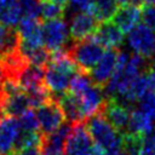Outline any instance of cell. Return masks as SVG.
I'll return each mask as SVG.
<instances>
[{"label": "cell", "instance_id": "6da1fadb", "mask_svg": "<svg viewBox=\"0 0 155 155\" xmlns=\"http://www.w3.org/2000/svg\"><path fill=\"white\" fill-rule=\"evenodd\" d=\"M79 67L70 58L67 51L51 52L50 61L44 67V82L51 94H61L69 88L73 76L79 71Z\"/></svg>", "mask_w": 155, "mask_h": 155}, {"label": "cell", "instance_id": "2e32d148", "mask_svg": "<svg viewBox=\"0 0 155 155\" xmlns=\"http://www.w3.org/2000/svg\"><path fill=\"white\" fill-rule=\"evenodd\" d=\"M57 102L64 113L65 120H68L70 124L85 122L79 99L73 92L65 91V92L61 93L59 97L57 98Z\"/></svg>", "mask_w": 155, "mask_h": 155}, {"label": "cell", "instance_id": "d6986e66", "mask_svg": "<svg viewBox=\"0 0 155 155\" xmlns=\"http://www.w3.org/2000/svg\"><path fill=\"white\" fill-rule=\"evenodd\" d=\"M117 8L119 5L115 0H92L91 4L84 11H87L97 19L98 23H101L111 21Z\"/></svg>", "mask_w": 155, "mask_h": 155}, {"label": "cell", "instance_id": "d6a6232c", "mask_svg": "<svg viewBox=\"0 0 155 155\" xmlns=\"http://www.w3.org/2000/svg\"><path fill=\"white\" fill-rule=\"evenodd\" d=\"M51 1H53V2H57V4H59V5H62V6H67V4H68V0H51Z\"/></svg>", "mask_w": 155, "mask_h": 155}, {"label": "cell", "instance_id": "4dcf8cb0", "mask_svg": "<svg viewBox=\"0 0 155 155\" xmlns=\"http://www.w3.org/2000/svg\"><path fill=\"white\" fill-rule=\"evenodd\" d=\"M68 1L70 2L71 6H74V7L79 8V10H81V11H84V10H86V7L91 4L92 0H68Z\"/></svg>", "mask_w": 155, "mask_h": 155}, {"label": "cell", "instance_id": "e575fe53", "mask_svg": "<svg viewBox=\"0 0 155 155\" xmlns=\"http://www.w3.org/2000/svg\"><path fill=\"white\" fill-rule=\"evenodd\" d=\"M115 155H127V154H126V153H125V151H124V150L121 149V150H120V151H119L117 154H115Z\"/></svg>", "mask_w": 155, "mask_h": 155}, {"label": "cell", "instance_id": "ba28073f", "mask_svg": "<svg viewBox=\"0 0 155 155\" xmlns=\"http://www.w3.org/2000/svg\"><path fill=\"white\" fill-rule=\"evenodd\" d=\"M35 114L39 121L40 132L42 134H50L57 128H59L65 122L64 113L58 104L57 99L51 98L46 103L35 108Z\"/></svg>", "mask_w": 155, "mask_h": 155}, {"label": "cell", "instance_id": "d590c367", "mask_svg": "<svg viewBox=\"0 0 155 155\" xmlns=\"http://www.w3.org/2000/svg\"><path fill=\"white\" fill-rule=\"evenodd\" d=\"M1 114H4V113H2V110H1V109H0V119H1V116H2V115H1Z\"/></svg>", "mask_w": 155, "mask_h": 155}, {"label": "cell", "instance_id": "7c38bea8", "mask_svg": "<svg viewBox=\"0 0 155 155\" xmlns=\"http://www.w3.org/2000/svg\"><path fill=\"white\" fill-rule=\"evenodd\" d=\"M130 111L131 110L127 104L116 98H108L102 114L119 132L125 133L127 130Z\"/></svg>", "mask_w": 155, "mask_h": 155}, {"label": "cell", "instance_id": "3957f363", "mask_svg": "<svg viewBox=\"0 0 155 155\" xmlns=\"http://www.w3.org/2000/svg\"><path fill=\"white\" fill-rule=\"evenodd\" d=\"M67 52L80 70L88 73L103 56L104 47L93 36H88L86 39L75 41Z\"/></svg>", "mask_w": 155, "mask_h": 155}, {"label": "cell", "instance_id": "8fae6325", "mask_svg": "<svg viewBox=\"0 0 155 155\" xmlns=\"http://www.w3.org/2000/svg\"><path fill=\"white\" fill-rule=\"evenodd\" d=\"M119 52H120L119 48H109L103 53L101 59L92 67L88 74L94 84L104 87V85L109 81V79L111 78L115 70Z\"/></svg>", "mask_w": 155, "mask_h": 155}, {"label": "cell", "instance_id": "4316f807", "mask_svg": "<svg viewBox=\"0 0 155 155\" xmlns=\"http://www.w3.org/2000/svg\"><path fill=\"white\" fill-rule=\"evenodd\" d=\"M142 19L145 25L155 31V4H147L142 10Z\"/></svg>", "mask_w": 155, "mask_h": 155}, {"label": "cell", "instance_id": "1f68e13d", "mask_svg": "<svg viewBox=\"0 0 155 155\" xmlns=\"http://www.w3.org/2000/svg\"><path fill=\"white\" fill-rule=\"evenodd\" d=\"M147 71H148L150 79H151V81H153V84H154V86H155V57H153V61L149 63Z\"/></svg>", "mask_w": 155, "mask_h": 155}, {"label": "cell", "instance_id": "836d02e7", "mask_svg": "<svg viewBox=\"0 0 155 155\" xmlns=\"http://www.w3.org/2000/svg\"><path fill=\"white\" fill-rule=\"evenodd\" d=\"M144 4H155V0H144Z\"/></svg>", "mask_w": 155, "mask_h": 155}, {"label": "cell", "instance_id": "277c9868", "mask_svg": "<svg viewBox=\"0 0 155 155\" xmlns=\"http://www.w3.org/2000/svg\"><path fill=\"white\" fill-rule=\"evenodd\" d=\"M96 147L85 122L71 124L64 143V155H93Z\"/></svg>", "mask_w": 155, "mask_h": 155}, {"label": "cell", "instance_id": "30bf717a", "mask_svg": "<svg viewBox=\"0 0 155 155\" xmlns=\"http://www.w3.org/2000/svg\"><path fill=\"white\" fill-rule=\"evenodd\" d=\"M17 33L19 35V48H35L44 46L42 40V22L41 18L22 17L17 24Z\"/></svg>", "mask_w": 155, "mask_h": 155}, {"label": "cell", "instance_id": "44dd1931", "mask_svg": "<svg viewBox=\"0 0 155 155\" xmlns=\"http://www.w3.org/2000/svg\"><path fill=\"white\" fill-rule=\"evenodd\" d=\"M64 6L53 2L51 0H41V11H40V17L41 19L48 21V19H54L63 17L64 15Z\"/></svg>", "mask_w": 155, "mask_h": 155}, {"label": "cell", "instance_id": "4fadbf2b", "mask_svg": "<svg viewBox=\"0 0 155 155\" xmlns=\"http://www.w3.org/2000/svg\"><path fill=\"white\" fill-rule=\"evenodd\" d=\"M98 24L99 23L97 22V19L87 11H80L75 13L70 21V27H69L70 38L74 41H79L88 36H92Z\"/></svg>", "mask_w": 155, "mask_h": 155}, {"label": "cell", "instance_id": "603a6c76", "mask_svg": "<svg viewBox=\"0 0 155 155\" xmlns=\"http://www.w3.org/2000/svg\"><path fill=\"white\" fill-rule=\"evenodd\" d=\"M18 122L23 132H39L40 126L35 111L29 108L18 116Z\"/></svg>", "mask_w": 155, "mask_h": 155}, {"label": "cell", "instance_id": "9a60e30c", "mask_svg": "<svg viewBox=\"0 0 155 155\" xmlns=\"http://www.w3.org/2000/svg\"><path fill=\"white\" fill-rule=\"evenodd\" d=\"M92 36L107 48H120L125 39L124 31L110 21L101 22Z\"/></svg>", "mask_w": 155, "mask_h": 155}, {"label": "cell", "instance_id": "484cf974", "mask_svg": "<svg viewBox=\"0 0 155 155\" xmlns=\"http://www.w3.org/2000/svg\"><path fill=\"white\" fill-rule=\"evenodd\" d=\"M140 107L155 122V91H150L140 98Z\"/></svg>", "mask_w": 155, "mask_h": 155}, {"label": "cell", "instance_id": "8992f818", "mask_svg": "<svg viewBox=\"0 0 155 155\" xmlns=\"http://www.w3.org/2000/svg\"><path fill=\"white\" fill-rule=\"evenodd\" d=\"M69 27L63 17L48 19L42 23V40L44 46L50 52L61 51L68 44L69 40Z\"/></svg>", "mask_w": 155, "mask_h": 155}, {"label": "cell", "instance_id": "ac0fdd59", "mask_svg": "<svg viewBox=\"0 0 155 155\" xmlns=\"http://www.w3.org/2000/svg\"><path fill=\"white\" fill-rule=\"evenodd\" d=\"M153 130H154V121L142 108H136L130 111L126 132L143 136Z\"/></svg>", "mask_w": 155, "mask_h": 155}, {"label": "cell", "instance_id": "7402d4cb", "mask_svg": "<svg viewBox=\"0 0 155 155\" xmlns=\"http://www.w3.org/2000/svg\"><path fill=\"white\" fill-rule=\"evenodd\" d=\"M142 136L125 132L122 133V150L127 155H140Z\"/></svg>", "mask_w": 155, "mask_h": 155}, {"label": "cell", "instance_id": "9c48e42d", "mask_svg": "<svg viewBox=\"0 0 155 155\" xmlns=\"http://www.w3.org/2000/svg\"><path fill=\"white\" fill-rule=\"evenodd\" d=\"M22 128L18 119L11 115H2L0 119V155H15Z\"/></svg>", "mask_w": 155, "mask_h": 155}, {"label": "cell", "instance_id": "d4e9b609", "mask_svg": "<svg viewBox=\"0 0 155 155\" xmlns=\"http://www.w3.org/2000/svg\"><path fill=\"white\" fill-rule=\"evenodd\" d=\"M140 155H155V131H150L142 136Z\"/></svg>", "mask_w": 155, "mask_h": 155}, {"label": "cell", "instance_id": "f1b7e54d", "mask_svg": "<svg viewBox=\"0 0 155 155\" xmlns=\"http://www.w3.org/2000/svg\"><path fill=\"white\" fill-rule=\"evenodd\" d=\"M6 80H7V75H6V70L4 68V64L0 59V109H1V104L4 101V96H5V85H6Z\"/></svg>", "mask_w": 155, "mask_h": 155}, {"label": "cell", "instance_id": "ffe728a7", "mask_svg": "<svg viewBox=\"0 0 155 155\" xmlns=\"http://www.w3.org/2000/svg\"><path fill=\"white\" fill-rule=\"evenodd\" d=\"M19 0H0V23L7 27H16L22 19Z\"/></svg>", "mask_w": 155, "mask_h": 155}, {"label": "cell", "instance_id": "8d00e7d4", "mask_svg": "<svg viewBox=\"0 0 155 155\" xmlns=\"http://www.w3.org/2000/svg\"><path fill=\"white\" fill-rule=\"evenodd\" d=\"M15 155H16V154H15Z\"/></svg>", "mask_w": 155, "mask_h": 155}, {"label": "cell", "instance_id": "cb8c5ba5", "mask_svg": "<svg viewBox=\"0 0 155 155\" xmlns=\"http://www.w3.org/2000/svg\"><path fill=\"white\" fill-rule=\"evenodd\" d=\"M23 17L40 18L41 0H19Z\"/></svg>", "mask_w": 155, "mask_h": 155}, {"label": "cell", "instance_id": "52a82bcc", "mask_svg": "<svg viewBox=\"0 0 155 155\" xmlns=\"http://www.w3.org/2000/svg\"><path fill=\"white\" fill-rule=\"evenodd\" d=\"M74 94L79 99L85 122L91 116H93L96 114H101L103 111L107 98H105V92L102 86H99L92 81L84 90H81L80 92L74 93Z\"/></svg>", "mask_w": 155, "mask_h": 155}, {"label": "cell", "instance_id": "e0dca14e", "mask_svg": "<svg viewBox=\"0 0 155 155\" xmlns=\"http://www.w3.org/2000/svg\"><path fill=\"white\" fill-rule=\"evenodd\" d=\"M142 19V11L138 6H121L113 17V22L124 31L128 33Z\"/></svg>", "mask_w": 155, "mask_h": 155}, {"label": "cell", "instance_id": "5bb4252c", "mask_svg": "<svg viewBox=\"0 0 155 155\" xmlns=\"http://www.w3.org/2000/svg\"><path fill=\"white\" fill-rule=\"evenodd\" d=\"M16 82L27 93L45 88L46 86L44 82V67H38L28 63L17 75Z\"/></svg>", "mask_w": 155, "mask_h": 155}, {"label": "cell", "instance_id": "7a4b0ae2", "mask_svg": "<svg viewBox=\"0 0 155 155\" xmlns=\"http://www.w3.org/2000/svg\"><path fill=\"white\" fill-rule=\"evenodd\" d=\"M86 127L96 145L108 154L115 155L122 148V133L119 132L101 113L86 120Z\"/></svg>", "mask_w": 155, "mask_h": 155}, {"label": "cell", "instance_id": "f546056e", "mask_svg": "<svg viewBox=\"0 0 155 155\" xmlns=\"http://www.w3.org/2000/svg\"><path fill=\"white\" fill-rule=\"evenodd\" d=\"M119 6H138L144 5V0H115Z\"/></svg>", "mask_w": 155, "mask_h": 155}, {"label": "cell", "instance_id": "5b68a950", "mask_svg": "<svg viewBox=\"0 0 155 155\" xmlns=\"http://www.w3.org/2000/svg\"><path fill=\"white\" fill-rule=\"evenodd\" d=\"M127 44L136 54L145 59L155 57V31L144 23L128 31Z\"/></svg>", "mask_w": 155, "mask_h": 155}, {"label": "cell", "instance_id": "83f0119b", "mask_svg": "<svg viewBox=\"0 0 155 155\" xmlns=\"http://www.w3.org/2000/svg\"><path fill=\"white\" fill-rule=\"evenodd\" d=\"M16 155H42V144H30L19 148Z\"/></svg>", "mask_w": 155, "mask_h": 155}]
</instances>
